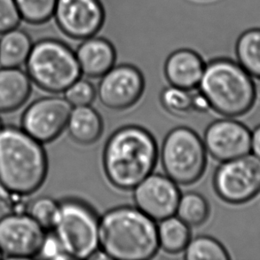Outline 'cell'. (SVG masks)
I'll use <instances>...</instances> for the list:
<instances>
[{
  "instance_id": "2",
  "label": "cell",
  "mask_w": 260,
  "mask_h": 260,
  "mask_svg": "<svg viewBox=\"0 0 260 260\" xmlns=\"http://www.w3.org/2000/svg\"><path fill=\"white\" fill-rule=\"evenodd\" d=\"M99 243L110 259H150L158 251L157 225L137 207L113 208L100 218Z\"/></svg>"
},
{
  "instance_id": "19",
  "label": "cell",
  "mask_w": 260,
  "mask_h": 260,
  "mask_svg": "<svg viewBox=\"0 0 260 260\" xmlns=\"http://www.w3.org/2000/svg\"><path fill=\"white\" fill-rule=\"evenodd\" d=\"M0 36V66L20 68L26 63L34 44L28 32L15 28Z\"/></svg>"
},
{
  "instance_id": "3",
  "label": "cell",
  "mask_w": 260,
  "mask_h": 260,
  "mask_svg": "<svg viewBox=\"0 0 260 260\" xmlns=\"http://www.w3.org/2000/svg\"><path fill=\"white\" fill-rule=\"evenodd\" d=\"M47 173L48 159L41 142L22 128L0 129V188L28 197L43 186Z\"/></svg>"
},
{
  "instance_id": "6",
  "label": "cell",
  "mask_w": 260,
  "mask_h": 260,
  "mask_svg": "<svg viewBox=\"0 0 260 260\" xmlns=\"http://www.w3.org/2000/svg\"><path fill=\"white\" fill-rule=\"evenodd\" d=\"M100 218L90 204L78 198L59 202L53 235L70 258H91L100 248Z\"/></svg>"
},
{
  "instance_id": "29",
  "label": "cell",
  "mask_w": 260,
  "mask_h": 260,
  "mask_svg": "<svg viewBox=\"0 0 260 260\" xmlns=\"http://www.w3.org/2000/svg\"><path fill=\"white\" fill-rule=\"evenodd\" d=\"M38 257L47 259H70L54 235H46Z\"/></svg>"
},
{
  "instance_id": "1",
  "label": "cell",
  "mask_w": 260,
  "mask_h": 260,
  "mask_svg": "<svg viewBox=\"0 0 260 260\" xmlns=\"http://www.w3.org/2000/svg\"><path fill=\"white\" fill-rule=\"evenodd\" d=\"M158 158V148L148 131L138 125L116 130L106 142L102 164L106 177L120 190L134 187L151 174Z\"/></svg>"
},
{
  "instance_id": "34",
  "label": "cell",
  "mask_w": 260,
  "mask_h": 260,
  "mask_svg": "<svg viewBox=\"0 0 260 260\" xmlns=\"http://www.w3.org/2000/svg\"><path fill=\"white\" fill-rule=\"evenodd\" d=\"M2 123H1V121H0V129H1V128H2Z\"/></svg>"
},
{
  "instance_id": "23",
  "label": "cell",
  "mask_w": 260,
  "mask_h": 260,
  "mask_svg": "<svg viewBox=\"0 0 260 260\" xmlns=\"http://www.w3.org/2000/svg\"><path fill=\"white\" fill-rule=\"evenodd\" d=\"M187 260H229V251L218 240L208 236L191 238L184 250Z\"/></svg>"
},
{
  "instance_id": "9",
  "label": "cell",
  "mask_w": 260,
  "mask_h": 260,
  "mask_svg": "<svg viewBox=\"0 0 260 260\" xmlns=\"http://www.w3.org/2000/svg\"><path fill=\"white\" fill-rule=\"evenodd\" d=\"M46 229L30 215L14 212L0 218V251L9 258L38 257Z\"/></svg>"
},
{
  "instance_id": "20",
  "label": "cell",
  "mask_w": 260,
  "mask_h": 260,
  "mask_svg": "<svg viewBox=\"0 0 260 260\" xmlns=\"http://www.w3.org/2000/svg\"><path fill=\"white\" fill-rule=\"evenodd\" d=\"M159 222V248L169 254H179L184 251L191 240L189 225L175 215Z\"/></svg>"
},
{
  "instance_id": "22",
  "label": "cell",
  "mask_w": 260,
  "mask_h": 260,
  "mask_svg": "<svg viewBox=\"0 0 260 260\" xmlns=\"http://www.w3.org/2000/svg\"><path fill=\"white\" fill-rule=\"evenodd\" d=\"M175 215L190 228L199 226L209 218L210 205L201 193L187 192L180 196Z\"/></svg>"
},
{
  "instance_id": "4",
  "label": "cell",
  "mask_w": 260,
  "mask_h": 260,
  "mask_svg": "<svg viewBox=\"0 0 260 260\" xmlns=\"http://www.w3.org/2000/svg\"><path fill=\"white\" fill-rule=\"evenodd\" d=\"M198 87L211 109L225 117L245 115L257 98L253 78L230 59H216L206 63Z\"/></svg>"
},
{
  "instance_id": "15",
  "label": "cell",
  "mask_w": 260,
  "mask_h": 260,
  "mask_svg": "<svg viewBox=\"0 0 260 260\" xmlns=\"http://www.w3.org/2000/svg\"><path fill=\"white\" fill-rule=\"evenodd\" d=\"M205 65L203 58L192 50H178L166 60L164 76L170 85L191 91L200 84Z\"/></svg>"
},
{
  "instance_id": "24",
  "label": "cell",
  "mask_w": 260,
  "mask_h": 260,
  "mask_svg": "<svg viewBox=\"0 0 260 260\" xmlns=\"http://www.w3.org/2000/svg\"><path fill=\"white\" fill-rule=\"evenodd\" d=\"M21 19L28 24H41L53 19L58 0H14Z\"/></svg>"
},
{
  "instance_id": "31",
  "label": "cell",
  "mask_w": 260,
  "mask_h": 260,
  "mask_svg": "<svg viewBox=\"0 0 260 260\" xmlns=\"http://www.w3.org/2000/svg\"><path fill=\"white\" fill-rule=\"evenodd\" d=\"M251 151L260 158V124L251 133Z\"/></svg>"
},
{
  "instance_id": "25",
  "label": "cell",
  "mask_w": 260,
  "mask_h": 260,
  "mask_svg": "<svg viewBox=\"0 0 260 260\" xmlns=\"http://www.w3.org/2000/svg\"><path fill=\"white\" fill-rule=\"evenodd\" d=\"M160 101L167 112L175 116H186L193 112V94L188 90L170 85L161 92Z\"/></svg>"
},
{
  "instance_id": "12",
  "label": "cell",
  "mask_w": 260,
  "mask_h": 260,
  "mask_svg": "<svg viewBox=\"0 0 260 260\" xmlns=\"http://www.w3.org/2000/svg\"><path fill=\"white\" fill-rule=\"evenodd\" d=\"M180 196L178 184L162 174L151 173L134 188L135 206L155 221L176 214Z\"/></svg>"
},
{
  "instance_id": "13",
  "label": "cell",
  "mask_w": 260,
  "mask_h": 260,
  "mask_svg": "<svg viewBox=\"0 0 260 260\" xmlns=\"http://www.w3.org/2000/svg\"><path fill=\"white\" fill-rule=\"evenodd\" d=\"M203 141L208 154L221 162L248 155L251 151V132L246 125L231 117L210 123Z\"/></svg>"
},
{
  "instance_id": "18",
  "label": "cell",
  "mask_w": 260,
  "mask_h": 260,
  "mask_svg": "<svg viewBox=\"0 0 260 260\" xmlns=\"http://www.w3.org/2000/svg\"><path fill=\"white\" fill-rule=\"evenodd\" d=\"M66 128L75 142L91 145L102 136L103 121L98 111L91 105L75 107L71 110Z\"/></svg>"
},
{
  "instance_id": "30",
  "label": "cell",
  "mask_w": 260,
  "mask_h": 260,
  "mask_svg": "<svg viewBox=\"0 0 260 260\" xmlns=\"http://www.w3.org/2000/svg\"><path fill=\"white\" fill-rule=\"evenodd\" d=\"M193 112L198 113L208 112L209 109H211L207 99L200 91L193 94Z\"/></svg>"
},
{
  "instance_id": "10",
  "label": "cell",
  "mask_w": 260,
  "mask_h": 260,
  "mask_svg": "<svg viewBox=\"0 0 260 260\" xmlns=\"http://www.w3.org/2000/svg\"><path fill=\"white\" fill-rule=\"evenodd\" d=\"M72 109L65 98L48 96L39 99L23 113L22 129L41 143L53 141L66 129Z\"/></svg>"
},
{
  "instance_id": "21",
  "label": "cell",
  "mask_w": 260,
  "mask_h": 260,
  "mask_svg": "<svg viewBox=\"0 0 260 260\" xmlns=\"http://www.w3.org/2000/svg\"><path fill=\"white\" fill-rule=\"evenodd\" d=\"M236 61L255 78H260V28L244 32L236 45Z\"/></svg>"
},
{
  "instance_id": "11",
  "label": "cell",
  "mask_w": 260,
  "mask_h": 260,
  "mask_svg": "<svg viewBox=\"0 0 260 260\" xmlns=\"http://www.w3.org/2000/svg\"><path fill=\"white\" fill-rule=\"evenodd\" d=\"M146 86L144 75L131 64H117L101 78L97 96L103 106L123 110L135 105Z\"/></svg>"
},
{
  "instance_id": "5",
  "label": "cell",
  "mask_w": 260,
  "mask_h": 260,
  "mask_svg": "<svg viewBox=\"0 0 260 260\" xmlns=\"http://www.w3.org/2000/svg\"><path fill=\"white\" fill-rule=\"evenodd\" d=\"M25 64L31 81L52 93L64 92L81 78L75 50L57 39L36 41Z\"/></svg>"
},
{
  "instance_id": "8",
  "label": "cell",
  "mask_w": 260,
  "mask_h": 260,
  "mask_svg": "<svg viewBox=\"0 0 260 260\" xmlns=\"http://www.w3.org/2000/svg\"><path fill=\"white\" fill-rule=\"evenodd\" d=\"M218 197L231 204H243L260 193V158L255 155L222 162L213 176Z\"/></svg>"
},
{
  "instance_id": "26",
  "label": "cell",
  "mask_w": 260,
  "mask_h": 260,
  "mask_svg": "<svg viewBox=\"0 0 260 260\" xmlns=\"http://www.w3.org/2000/svg\"><path fill=\"white\" fill-rule=\"evenodd\" d=\"M28 214L30 215L39 225L46 230L53 229L56 218L59 203L49 197H41L32 201L28 208Z\"/></svg>"
},
{
  "instance_id": "7",
  "label": "cell",
  "mask_w": 260,
  "mask_h": 260,
  "mask_svg": "<svg viewBox=\"0 0 260 260\" xmlns=\"http://www.w3.org/2000/svg\"><path fill=\"white\" fill-rule=\"evenodd\" d=\"M204 141L188 127H176L162 142L160 158L166 175L174 182L186 186L197 182L207 166Z\"/></svg>"
},
{
  "instance_id": "28",
  "label": "cell",
  "mask_w": 260,
  "mask_h": 260,
  "mask_svg": "<svg viewBox=\"0 0 260 260\" xmlns=\"http://www.w3.org/2000/svg\"><path fill=\"white\" fill-rule=\"evenodd\" d=\"M21 14L14 0H0V35L21 24Z\"/></svg>"
},
{
  "instance_id": "33",
  "label": "cell",
  "mask_w": 260,
  "mask_h": 260,
  "mask_svg": "<svg viewBox=\"0 0 260 260\" xmlns=\"http://www.w3.org/2000/svg\"><path fill=\"white\" fill-rule=\"evenodd\" d=\"M3 257V255L1 253V251H0V258H2Z\"/></svg>"
},
{
  "instance_id": "16",
  "label": "cell",
  "mask_w": 260,
  "mask_h": 260,
  "mask_svg": "<svg viewBox=\"0 0 260 260\" xmlns=\"http://www.w3.org/2000/svg\"><path fill=\"white\" fill-rule=\"evenodd\" d=\"M82 76L101 78L116 65V52L106 39L91 37L82 40L75 50Z\"/></svg>"
},
{
  "instance_id": "17",
  "label": "cell",
  "mask_w": 260,
  "mask_h": 260,
  "mask_svg": "<svg viewBox=\"0 0 260 260\" xmlns=\"http://www.w3.org/2000/svg\"><path fill=\"white\" fill-rule=\"evenodd\" d=\"M32 81L20 68L0 69V113H10L23 106L31 94Z\"/></svg>"
},
{
  "instance_id": "27",
  "label": "cell",
  "mask_w": 260,
  "mask_h": 260,
  "mask_svg": "<svg viewBox=\"0 0 260 260\" xmlns=\"http://www.w3.org/2000/svg\"><path fill=\"white\" fill-rule=\"evenodd\" d=\"M64 93L65 99L75 108L91 105L97 96V90L91 82L79 78L68 88Z\"/></svg>"
},
{
  "instance_id": "14",
  "label": "cell",
  "mask_w": 260,
  "mask_h": 260,
  "mask_svg": "<svg viewBox=\"0 0 260 260\" xmlns=\"http://www.w3.org/2000/svg\"><path fill=\"white\" fill-rule=\"evenodd\" d=\"M53 18L66 35L82 41L96 35L104 12L98 0H58Z\"/></svg>"
},
{
  "instance_id": "32",
  "label": "cell",
  "mask_w": 260,
  "mask_h": 260,
  "mask_svg": "<svg viewBox=\"0 0 260 260\" xmlns=\"http://www.w3.org/2000/svg\"><path fill=\"white\" fill-rule=\"evenodd\" d=\"M257 83H255V87H256V95L257 98L260 100V78H256Z\"/></svg>"
}]
</instances>
